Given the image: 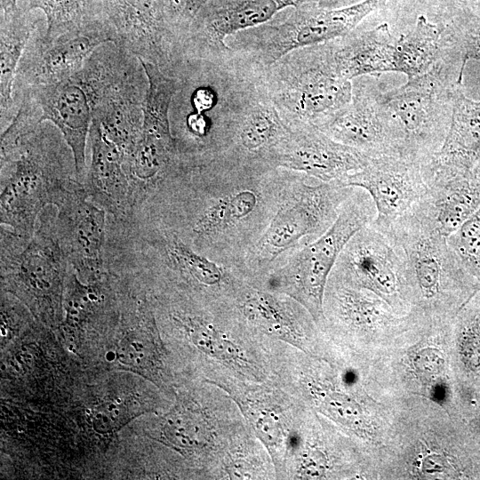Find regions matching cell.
Listing matches in <instances>:
<instances>
[{
  "label": "cell",
  "instance_id": "1",
  "mask_svg": "<svg viewBox=\"0 0 480 480\" xmlns=\"http://www.w3.org/2000/svg\"><path fill=\"white\" fill-rule=\"evenodd\" d=\"M0 221L30 239L41 212L77 182L71 148L50 122L17 115L1 132Z\"/></svg>",
  "mask_w": 480,
  "mask_h": 480
},
{
  "label": "cell",
  "instance_id": "2",
  "mask_svg": "<svg viewBox=\"0 0 480 480\" xmlns=\"http://www.w3.org/2000/svg\"><path fill=\"white\" fill-rule=\"evenodd\" d=\"M259 76L290 129L318 128L352 98V80L339 74L330 41L293 50Z\"/></svg>",
  "mask_w": 480,
  "mask_h": 480
},
{
  "label": "cell",
  "instance_id": "3",
  "mask_svg": "<svg viewBox=\"0 0 480 480\" xmlns=\"http://www.w3.org/2000/svg\"><path fill=\"white\" fill-rule=\"evenodd\" d=\"M388 0H361L338 8L316 3L290 7L271 20L229 36L228 60L252 70H263L288 52L341 37L356 28Z\"/></svg>",
  "mask_w": 480,
  "mask_h": 480
},
{
  "label": "cell",
  "instance_id": "4",
  "mask_svg": "<svg viewBox=\"0 0 480 480\" xmlns=\"http://www.w3.org/2000/svg\"><path fill=\"white\" fill-rule=\"evenodd\" d=\"M399 249L410 297L428 309L453 313L480 284L459 261L441 235L416 212L396 221L384 234Z\"/></svg>",
  "mask_w": 480,
  "mask_h": 480
},
{
  "label": "cell",
  "instance_id": "5",
  "mask_svg": "<svg viewBox=\"0 0 480 480\" xmlns=\"http://www.w3.org/2000/svg\"><path fill=\"white\" fill-rule=\"evenodd\" d=\"M461 84L460 67L444 60L403 85L383 91L400 157L421 164L441 149L450 126L453 93Z\"/></svg>",
  "mask_w": 480,
  "mask_h": 480
},
{
  "label": "cell",
  "instance_id": "6",
  "mask_svg": "<svg viewBox=\"0 0 480 480\" xmlns=\"http://www.w3.org/2000/svg\"><path fill=\"white\" fill-rule=\"evenodd\" d=\"M376 214L371 196L355 188L333 224L317 239L304 244L273 274L269 278L272 291L295 300L314 321H322L326 286L341 251L357 231L372 224Z\"/></svg>",
  "mask_w": 480,
  "mask_h": 480
},
{
  "label": "cell",
  "instance_id": "7",
  "mask_svg": "<svg viewBox=\"0 0 480 480\" xmlns=\"http://www.w3.org/2000/svg\"><path fill=\"white\" fill-rule=\"evenodd\" d=\"M56 207L40 213L31 239L0 228V260L3 284L24 295L42 313L57 309L69 267L56 231Z\"/></svg>",
  "mask_w": 480,
  "mask_h": 480
},
{
  "label": "cell",
  "instance_id": "8",
  "mask_svg": "<svg viewBox=\"0 0 480 480\" xmlns=\"http://www.w3.org/2000/svg\"><path fill=\"white\" fill-rule=\"evenodd\" d=\"M294 172H291V191L280 198L281 204L252 248L251 260L259 266L271 263L302 240L308 244L317 239L333 224L355 189Z\"/></svg>",
  "mask_w": 480,
  "mask_h": 480
},
{
  "label": "cell",
  "instance_id": "9",
  "mask_svg": "<svg viewBox=\"0 0 480 480\" xmlns=\"http://www.w3.org/2000/svg\"><path fill=\"white\" fill-rule=\"evenodd\" d=\"M174 90L173 81L164 76L153 75L148 79L141 135L124 166L132 218L188 165L177 149L170 126L169 110Z\"/></svg>",
  "mask_w": 480,
  "mask_h": 480
},
{
  "label": "cell",
  "instance_id": "10",
  "mask_svg": "<svg viewBox=\"0 0 480 480\" xmlns=\"http://www.w3.org/2000/svg\"><path fill=\"white\" fill-rule=\"evenodd\" d=\"M105 20L114 28L116 44L174 77L186 60L188 30L182 13L170 0H101Z\"/></svg>",
  "mask_w": 480,
  "mask_h": 480
},
{
  "label": "cell",
  "instance_id": "11",
  "mask_svg": "<svg viewBox=\"0 0 480 480\" xmlns=\"http://www.w3.org/2000/svg\"><path fill=\"white\" fill-rule=\"evenodd\" d=\"M44 16L35 28L16 72L14 92L63 81L82 69L87 59L101 44L116 43L114 28L97 20L46 38Z\"/></svg>",
  "mask_w": 480,
  "mask_h": 480
},
{
  "label": "cell",
  "instance_id": "12",
  "mask_svg": "<svg viewBox=\"0 0 480 480\" xmlns=\"http://www.w3.org/2000/svg\"><path fill=\"white\" fill-rule=\"evenodd\" d=\"M342 284L365 289L401 308L410 298L399 249L372 226L357 231L341 251L330 276Z\"/></svg>",
  "mask_w": 480,
  "mask_h": 480
},
{
  "label": "cell",
  "instance_id": "13",
  "mask_svg": "<svg viewBox=\"0 0 480 480\" xmlns=\"http://www.w3.org/2000/svg\"><path fill=\"white\" fill-rule=\"evenodd\" d=\"M318 0H209L190 20L184 38L186 60H227V38L262 25L277 13Z\"/></svg>",
  "mask_w": 480,
  "mask_h": 480
},
{
  "label": "cell",
  "instance_id": "14",
  "mask_svg": "<svg viewBox=\"0 0 480 480\" xmlns=\"http://www.w3.org/2000/svg\"><path fill=\"white\" fill-rule=\"evenodd\" d=\"M379 77L363 76L353 79L349 103L317 129L370 156L399 157L396 130L382 100Z\"/></svg>",
  "mask_w": 480,
  "mask_h": 480
},
{
  "label": "cell",
  "instance_id": "15",
  "mask_svg": "<svg viewBox=\"0 0 480 480\" xmlns=\"http://www.w3.org/2000/svg\"><path fill=\"white\" fill-rule=\"evenodd\" d=\"M56 207V231L68 264L84 283L97 281L107 273L105 247L108 214L88 196L77 181Z\"/></svg>",
  "mask_w": 480,
  "mask_h": 480
},
{
  "label": "cell",
  "instance_id": "16",
  "mask_svg": "<svg viewBox=\"0 0 480 480\" xmlns=\"http://www.w3.org/2000/svg\"><path fill=\"white\" fill-rule=\"evenodd\" d=\"M339 183L371 196L377 214L370 226L383 234L410 213L427 191L420 163L394 156H371L364 168Z\"/></svg>",
  "mask_w": 480,
  "mask_h": 480
},
{
  "label": "cell",
  "instance_id": "17",
  "mask_svg": "<svg viewBox=\"0 0 480 480\" xmlns=\"http://www.w3.org/2000/svg\"><path fill=\"white\" fill-rule=\"evenodd\" d=\"M239 407L253 433L267 449L277 476L286 468L302 445L300 435L291 425V412L284 397L276 390L259 384L218 380Z\"/></svg>",
  "mask_w": 480,
  "mask_h": 480
},
{
  "label": "cell",
  "instance_id": "18",
  "mask_svg": "<svg viewBox=\"0 0 480 480\" xmlns=\"http://www.w3.org/2000/svg\"><path fill=\"white\" fill-rule=\"evenodd\" d=\"M420 165L427 191L413 210L448 237L480 207V166L458 167L434 157Z\"/></svg>",
  "mask_w": 480,
  "mask_h": 480
},
{
  "label": "cell",
  "instance_id": "19",
  "mask_svg": "<svg viewBox=\"0 0 480 480\" xmlns=\"http://www.w3.org/2000/svg\"><path fill=\"white\" fill-rule=\"evenodd\" d=\"M367 154L338 142L314 126L292 128L275 156L276 168L302 172L324 182H340L364 168Z\"/></svg>",
  "mask_w": 480,
  "mask_h": 480
},
{
  "label": "cell",
  "instance_id": "20",
  "mask_svg": "<svg viewBox=\"0 0 480 480\" xmlns=\"http://www.w3.org/2000/svg\"><path fill=\"white\" fill-rule=\"evenodd\" d=\"M26 92L36 105L41 122L52 123L61 132L74 156L76 179L83 184L88 169L86 148L92 111L77 73L55 84L14 92Z\"/></svg>",
  "mask_w": 480,
  "mask_h": 480
},
{
  "label": "cell",
  "instance_id": "21",
  "mask_svg": "<svg viewBox=\"0 0 480 480\" xmlns=\"http://www.w3.org/2000/svg\"><path fill=\"white\" fill-rule=\"evenodd\" d=\"M88 146L90 164L83 183L89 198L115 220L132 216L124 153L92 121Z\"/></svg>",
  "mask_w": 480,
  "mask_h": 480
},
{
  "label": "cell",
  "instance_id": "22",
  "mask_svg": "<svg viewBox=\"0 0 480 480\" xmlns=\"http://www.w3.org/2000/svg\"><path fill=\"white\" fill-rule=\"evenodd\" d=\"M396 42L387 23L330 41L336 68L348 80L393 72Z\"/></svg>",
  "mask_w": 480,
  "mask_h": 480
},
{
  "label": "cell",
  "instance_id": "23",
  "mask_svg": "<svg viewBox=\"0 0 480 480\" xmlns=\"http://www.w3.org/2000/svg\"><path fill=\"white\" fill-rule=\"evenodd\" d=\"M44 17L39 11L27 12L17 7L1 12L0 19V126L1 132L16 114L13 95L16 72L29 38Z\"/></svg>",
  "mask_w": 480,
  "mask_h": 480
},
{
  "label": "cell",
  "instance_id": "24",
  "mask_svg": "<svg viewBox=\"0 0 480 480\" xmlns=\"http://www.w3.org/2000/svg\"><path fill=\"white\" fill-rule=\"evenodd\" d=\"M432 157L458 167L480 166V100L468 98L463 84L454 91L448 132Z\"/></svg>",
  "mask_w": 480,
  "mask_h": 480
},
{
  "label": "cell",
  "instance_id": "25",
  "mask_svg": "<svg viewBox=\"0 0 480 480\" xmlns=\"http://www.w3.org/2000/svg\"><path fill=\"white\" fill-rule=\"evenodd\" d=\"M324 300L332 316L356 330L371 331L393 321L389 304L375 293L329 278Z\"/></svg>",
  "mask_w": 480,
  "mask_h": 480
},
{
  "label": "cell",
  "instance_id": "26",
  "mask_svg": "<svg viewBox=\"0 0 480 480\" xmlns=\"http://www.w3.org/2000/svg\"><path fill=\"white\" fill-rule=\"evenodd\" d=\"M451 60L443 35V26L425 15L417 18L412 29L396 37L394 72L406 75L407 79L422 75L439 62Z\"/></svg>",
  "mask_w": 480,
  "mask_h": 480
},
{
  "label": "cell",
  "instance_id": "27",
  "mask_svg": "<svg viewBox=\"0 0 480 480\" xmlns=\"http://www.w3.org/2000/svg\"><path fill=\"white\" fill-rule=\"evenodd\" d=\"M239 309L253 327L305 351L304 324L300 316L275 294L253 290L244 295Z\"/></svg>",
  "mask_w": 480,
  "mask_h": 480
},
{
  "label": "cell",
  "instance_id": "28",
  "mask_svg": "<svg viewBox=\"0 0 480 480\" xmlns=\"http://www.w3.org/2000/svg\"><path fill=\"white\" fill-rule=\"evenodd\" d=\"M439 22L448 53L464 73L467 63L480 60V0H439Z\"/></svg>",
  "mask_w": 480,
  "mask_h": 480
},
{
  "label": "cell",
  "instance_id": "29",
  "mask_svg": "<svg viewBox=\"0 0 480 480\" xmlns=\"http://www.w3.org/2000/svg\"><path fill=\"white\" fill-rule=\"evenodd\" d=\"M455 353L465 378L461 390L471 404L480 398V290L456 312Z\"/></svg>",
  "mask_w": 480,
  "mask_h": 480
},
{
  "label": "cell",
  "instance_id": "30",
  "mask_svg": "<svg viewBox=\"0 0 480 480\" xmlns=\"http://www.w3.org/2000/svg\"><path fill=\"white\" fill-rule=\"evenodd\" d=\"M17 4L23 11L44 14V36L49 39L93 21L106 20L101 0H18Z\"/></svg>",
  "mask_w": 480,
  "mask_h": 480
},
{
  "label": "cell",
  "instance_id": "31",
  "mask_svg": "<svg viewBox=\"0 0 480 480\" xmlns=\"http://www.w3.org/2000/svg\"><path fill=\"white\" fill-rule=\"evenodd\" d=\"M185 326L193 344L204 354L226 364L240 373H252L256 370L237 341L211 321L198 316L185 317Z\"/></svg>",
  "mask_w": 480,
  "mask_h": 480
},
{
  "label": "cell",
  "instance_id": "32",
  "mask_svg": "<svg viewBox=\"0 0 480 480\" xmlns=\"http://www.w3.org/2000/svg\"><path fill=\"white\" fill-rule=\"evenodd\" d=\"M210 420L204 415L172 417L164 425V436L173 446L183 450L214 447L219 429Z\"/></svg>",
  "mask_w": 480,
  "mask_h": 480
},
{
  "label": "cell",
  "instance_id": "33",
  "mask_svg": "<svg viewBox=\"0 0 480 480\" xmlns=\"http://www.w3.org/2000/svg\"><path fill=\"white\" fill-rule=\"evenodd\" d=\"M466 271L480 284V207L447 237Z\"/></svg>",
  "mask_w": 480,
  "mask_h": 480
},
{
  "label": "cell",
  "instance_id": "34",
  "mask_svg": "<svg viewBox=\"0 0 480 480\" xmlns=\"http://www.w3.org/2000/svg\"><path fill=\"white\" fill-rule=\"evenodd\" d=\"M307 388L315 403L332 419L350 428L361 425L362 411L348 395L308 381Z\"/></svg>",
  "mask_w": 480,
  "mask_h": 480
},
{
  "label": "cell",
  "instance_id": "35",
  "mask_svg": "<svg viewBox=\"0 0 480 480\" xmlns=\"http://www.w3.org/2000/svg\"><path fill=\"white\" fill-rule=\"evenodd\" d=\"M153 340L148 332H130L119 346V360L136 367H152L159 360V353Z\"/></svg>",
  "mask_w": 480,
  "mask_h": 480
},
{
  "label": "cell",
  "instance_id": "36",
  "mask_svg": "<svg viewBox=\"0 0 480 480\" xmlns=\"http://www.w3.org/2000/svg\"><path fill=\"white\" fill-rule=\"evenodd\" d=\"M126 412L120 404L108 403L97 408L92 414L94 428L101 433L111 432L124 423Z\"/></svg>",
  "mask_w": 480,
  "mask_h": 480
},
{
  "label": "cell",
  "instance_id": "37",
  "mask_svg": "<svg viewBox=\"0 0 480 480\" xmlns=\"http://www.w3.org/2000/svg\"><path fill=\"white\" fill-rule=\"evenodd\" d=\"M412 364L419 372L436 374L444 370L445 360L439 350L428 348L418 351L414 355Z\"/></svg>",
  "mask_w": 480,
  "mask_h": 480
},
{
  "label": "cell",
  "instance_id": "38",
  "mask_svg": "<svg viewBox=\"0 0 480 480\" xmlns=\"http://www.w3.org/2000/svg\"><path fill=\"white\" fill-rule=\"evenodd\" d=\"M209 0H186L182 16L189 23L190 20L196 15L199 9Z\"/></svg>",
  "mask_w": 480,
  "mask_h": 480
},
{
  "label": "cell",
  "instance_id": "39",
  "mask_svg": "<svg viewBox=\"0 0 480 480\" xmlns=\"http://www.w3.org/2000/svg\"><path fill=\"white\" fill-rule=\"evenodd\" d=\"M431 396L437 402H443L448 396V388L445 384H436L432 388Z\"/></svg>",
  "mask_w": 480,
  "mask_h": 480
},
{
  "label": "cell",
  "instance_id": "40",
  "mask_svg": "<svg viewBox=\"0 0 480 480\" xmlns=\"http://www.w3.org/2000/svg\"><path fill=\"white\" fill-rule=\"evenodd\" d=\"M352 0H318V6L322 8H338L351 4Z\"/></svg>",
  "mask_w": 480,
  "mask_h": 480
},
{
  "label": "cell",
  "instance_id": "41",
  "mask_svg": "<svg viewBox=\"0 0 480 480\" xmlns=\"http://www.w3.org/2000/svg\"><path fill=\"white\" fill-rule=\"evenodd\" d=\"M1 12H11L18 7V0H0Z\"/></svg>",
  "mask_w": 480,
  "mask_h": 480
},
{
  "label": "cell",
  "instance_id": "42",
  "mask_svg": "<svg viewBox=\"0 0 480 480\" xmlns=\"http://www.w3.org/2000/svg\"><path fill=\"white\" fill-rule=\"evenodd\" d=\"M172 6L180 12L182 13L185 7L186 0H170Z\"/></svg>",
  "mask_w": 480,
  "mask_h": 480
},
{
  "label": "cell",
  "instance_id": "43",
  "mask_svg": "<svg viewBox=\"0 0 480 480\" xmlns=\"http://www.w3.org/2000/svg\"><path fill=\"white\" fill-rule=\"evenodd\" d=\"M473 419H474L473 420L480 426V404H479V411H478V412L474 416Z\"/></svg>",
  "mask_w": 480,
  "mask_h": 480
}]
</instances>
